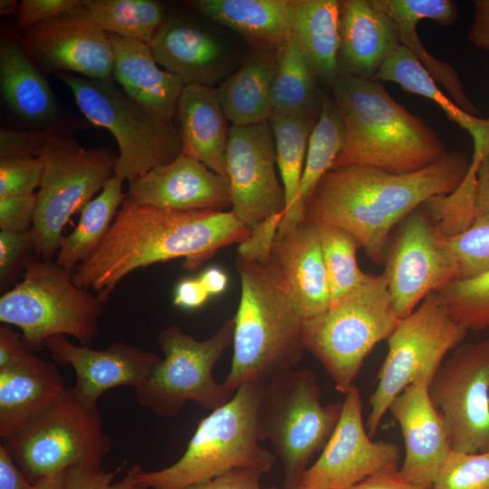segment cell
<instances>
[{
	"mask_svg": "<svg viewBox=\"0 0 489 489\" xmlns=\"http://www.w3.org/2000/svg\"><path fill=\"white\" fill-rule=\"evenodd\" d=\"M249 234L231 210H174L126 197L102 243L76 267L72 279L106 303L122 279L139 268L182 258L184 268L196 270Z\"/></svg>",
	"mask_w": 489,
	"mask_h": 489,
	"instance_id": "6da1fadb",
	"label": "cell"
},
{
	"mask_svg": "<svg viewBox=\"0 0 489 489\" xmlns=\"http://www.w3.org/2000/svg\"><path fill=\"white\" fill-rule=\"evenodd\" d=\"M470 162L465 154L455 150L408 174L371 167L331 169L305 201V221L348 231L380 265L397 225L429 198L453 192L465 177Z\"/></svg>",
	"mask_w": 489,
	"mask_h": 489,
	"instance_id": "7a4b0ae2",
	"label": "cell"
},
{
	"mask_svg": "<svg viewBox=\"0 0 489 489\" xmlns=\"http://www.w3.org/2000/svg\"><path fill=\"white\" fill-rule=\"evenodd\" d=\"M332 89L345 129L332 169L371 167L408 174L448 154L436 131L398 103L382 82L340 72Z\"/></svg>",
	"mask_w": 489,
	"mask_h": 489,
	"instance_id": "3957f363",
	"label": "cell"
},
{
	"mask_svg": "<svg viewBox=\"0 0 489 489\" xmlns=\"http://www.w3.org/2000/svg\"><path fill=\"white\" fill-rule=\"evenodd\" d=\"M241 295L235 319L233 358L224 381L233 389L246 382L265 383L297 369L305 351L303 317L281 278L267 262L236 257Z\"/></svg>",
	"mask_w": 489,
	"mask_h": 489,
	"instance_id": "277c9868",
	"label": "cell"
},
{
	"mask_svg": "<svg viewBox=\"0 0 489 489\" xmlns=\"http://www.w3.org/2000/svg\"><path fill=\"white\" fill-rule=\"evenodd\" d=\"M264 385H241L226 404L201 419L177 461L159 470L141 469L136 477L137 485L182 489L235 468L269 472L275 455L259 445L256 429V409Z\"/></svg>",
	"mask_w": 489,
	"mask_h": 489,
	"instance_id": "5b68a950",
	"label": "cell"
},
{
	"mask_svg": "<svg viewBox=\"0 0 489 489\" xmlns=\"http://www.w3.org/2000/svg\"><path fill=\"white\" fill-rule=\"evenodd\" d=\"M400 320L386 275H370L325 311L303 320L302 344L345 395L366 357L390 336Z\"/></svg>",
	"mask_w": 489,
	"mask_h": 489,
	"instance_id": "8992f818",
	"label": "cell"
},
{
	"mask_svg": "<svg viewBox=\"0 0 489 489\" xmlns=\"http://www.w3.org/2000/svg\"><path fill=\"white\" fill-rule=\"evenodd\" d=\"M72 273L52 260L31 256L22 280L1 295V322L19 328L30 350L55 336H71L85 346L99 336L105 303L76 285Z\"/></svg>",
	"mask_w": 489,
	"mask_h": 489,
	"instance_id": "52a82bcc",
	"label": "cell"
},
{
	"mask_svg": "<svg viewBox=\"0 0 489 489\" xmlns=\"http://www.w3.org/2000/svg\"><path fill=\"white\" fill-rule=\"evenodd\" d=\"M315 374L295 369L265 382L256 409L259 441L268 440L283 466V489H298L310 459L322 450L342 402L323 405Z\"/></svg>",
	"mask_w": 489,
	"mask_h": 489,
	"instance_id": "ba28073f",
	"label": "cell"
},
{
	"mask_svg": "<svg viewBox=\"0 0 489 489\" xmlns=\"http://www.w3.org/2000/svg\"><path fill=\"white\" fill-rule=\"evenodd\" d=\"M75 102L93 125L114 136L118 147L115 176L129 183L166 165L182 153L173 121L160 119L129 98L113 79L99 80L60 72Z\"/></svg>",
	"mask_w": 489,
	"mask_h": 489,
	"instance_id": "9c48e42d",
	"label": "cell"
},
{
	"mask_svg": "<svg viewBox=\"0 0 489 489\" xmlns=\"http://www.w3.org/2000/svg\"><path fill=\"white\" fill-rule=\"evenodd\" d=\"M3 444L33 483L72 467L101 470L111 449L98 407L86 404L72 387Z\"/></svg>",
	"mask_w": 489,
	"mask_h": 489,
	"instance_id": "30bf717a",
	"label": "cell"
},
{
	"mask_svg": "<svg viewBox=\"0 0 489 489\" xmlns=\"http://www.w3.org/2000/svg\"><path fill=\"white\" fill-rule=\"evenodd\" d=\"M234 330V318L202 340L177 325L163 329L158 340L164 359L152 376L134 388L139 405L168 417L177 416L188 401L209 410L226 404L236 390L217 382L213 369L233 342Z\"/></svg>",
	"mask_w": 489,
	"mask_h": 489,
	"instance_id": "8fae6325",
	"label": "cell"
},
{
	"mask_svg": "<svg viewBox=\"0 0 489 489\" xmlns=\"http://www.w3.org/2000/svg\"><path fill=\"white\" fill-rule=\"evenodd\" d=\"M466 332L436 292L399 321L387 339V356L369 398L370 412L365 427L370 437L377 433L396 397L411 384L429 385L446 354L462 343Z\"/></svg>",
	"mask_w": 489,
	"mask_h": 489,
	"instance_id": "7c38bea8",
	"label": "cell"
},
{
	"mask_svg": "<svg viewBox=\"0 0 489 489\" xmlns=\"http://www.w3.org/2000/svg\"><path fill=\"white\" fill-rule=\"evenodd\" d=\"M41 158L43 173L30 231L34 254L51 260L58 253L71 216L115 175L118 156L103 148H83L61 135Z\"/></svg>",
	"mask_w": 489,
	"mask_h": 489,
	"instance_id": "4fadbf2b",
	"label": "cell"
},
{
	"mask_svg": "<svg viewBox=\"0 0 489 489\" xmlns=\"http://www.w3.org/2000/svg\"><path fill=\"white\" fill-rule=\"evenodd\" d=\"M451 450L489 451V339L461 343L428 385Z\"/></svg>",
	"mask_w": 489,
	"mask_h": 489,
	"instance_id": "5bb4252c",
	"label": "cell"
},
{
	"mask_svg": "<svg viewBox=\"0 0 489 489\" xmlns=\"http://www.w3.org/2000/svg\"><path fill=\"white\" fill-rule=\"evenodd\" d=\"M384 260L388 288L400 319L431 293L459 278L456 259L424 204L394 229Z\"/></svg>",
	"mask_w": 489,
	"mask_h": 489,
	"instance_id": "9a60e30c",
	"label": "cell"
},
{
	"mask_svg": "<svg viewBox=\"0 0 489 489\" xmlns=\"http://www.w3.org/2000/svg\"><path fill=\"white\" fill-rule=\"evenodd\" d=\"M399 458L396 444L370 439L363 424L360 394L353 385L345 394L331 437L304 472L298 489H346L369 476L398 470Z\"/></svg>",
	"mask_w": 489,
	"mask_h": 489,
	"instance_id": "2e32d148",
	"label": "cell"
},
{
	"mask_svg": "<svg viewBox=\"0 0 489 489\" xmlns=\"http://www.w3.org/2000/svg\"><path fill=\"white\" fill-rule=\"evenodd\" d=\"M276 166L269 120L229 127L226 172L231 211L250 231L271 216L284 215V190Z\"/></svg>",
	"mask_w": 489,
	"mask_h": 489,
	"instance_id": "e0dca14e",
	"label": "cell"
},
{
	"mask_svg": "<svg viewBox=\"0 0 489 489\" xmlns=\"http://www.w3.org/2000/svg\"><path fill=\"white\" fill-rule=\"evenodd\" d=\"M22 45L44 72L112 79L110 37L82 3L23 33Z\"/></svg>",
	"mask_w": 489,
	"mask_h": 489,
	"instance_id": "ac0fdd59",
	"label": "cell"
},
{
	"mask_svg": "<svg viewBox=\"0 0 489 489\" xmlns=\"http://www.w3.org/2000/svg\"><path fill=\"white\" fill-rule=\"evenodd\" d=\"M44 346L57 363L72 368L76 377L73 389L92 407H98L101 397L111 388L142 385L162 360L153 351L122 341L113 342L105 350H94L75 345L66 336H55Z\"/></svg>",
	"mask_w": 489,
	"mask_h": 489,
	"instance_id": "d6986e66",
	"label": "cell"
},
{
	"mask_svg": "<svg viewBox=\"0 0 489 489\" xmlns=\"http://www.w3.org/2000/svg\"><path fill=\"white\" fill-rule=\"evenodd\" d=\"M149 47L156 62L185 85L213 87L237 66L227 41L185 15L166 17Z\"/></svg>",
	"mask_w": 489,
	"mask_h": 489,
	"instance_id": "ffe728a7",
	"label": "cell"
},
{
	"mask_svg": "<svg viewBox=\"0 0 489 489\" xmlns=\"http://www.w3.org/2000/svg\"><path fill=\"white\" fill-rule=\"evenodd\" d=\"M135 203L182 211H225L231 206L228 179L183 155L129 183Z\"/></svg>",
	"mask_w": 489,
	"mask_h": 489,
	"instance_id": "44dd1931",
	"label": "cell"
},
{
	"mask_svg": "<svg viewBox=\"0 0 489 489\" xmlns=\"http://www.w3.org/2000/svg\"><path fill=\"white\" fill-rule=\"evenodd\" d=\"M388 411L399 425L404 440L400 476L414 486L432 489L451 448L442 417L430 400L428 385H409L391 402Z\"/></svg>",
	"mask_w": 489,
	"mask_h": 489,
	"instance_id": "7402d4cb",
	"label": "cell"
},
{
	"mask_svg": "<svg viewBox=\"0 0 489 489\" xmlns=\"http://www.w3.org/2000/svg\"><path fill=\"white\" fill-rule=\"evenodd\" d=\"M269 263L303 319L325 311L331 292L318 226L303 221L277 235Z\"/></svg>",
	"mask_w": 489,
	"mask_h": 489,
	"instance_id": "603a6c76",
	"label": "cell"
},
{
	"mask_svg": "<svg viewBox=\"0 0 489 489\" xmlns=\"http://www.w3.org/2000/svg\"><path fill=\"white\" fill-rule=\"evenodd\" d=\"M400 44L395 22L376 0H340V72L373 80Z\"/></svg>",
	"mask_w": 489,
	"mask_h": 489,
	"instance_id": "cb8c5ba5",
	"label": "cell"
},
{
	"mask_svg": "<svg viewBox=\"0 0 489 489\" xmlns=\"http://www.w3.org/2000/svg\"><path fill=\"white\" fill-rule=\"evenodd\" d=\"M55 364L26 350L0 369V436L21 430L56 403L66 392Z\"/></svg>",
	"mask_w": 489,
	"mask_h": 489,
	"instance_id": "d4e9b609",
	"label": "cell"
},
{
	"mask_svg": "<svg viewBox=\"0 0 489 489\" xmlns=\"http://www.w3.org/2000/svg\"><path fill=\"white\" fill-rule=\"evenodd\" d=\"M108 35L114 52V82L150 113L173 121L185 83L159 67L148 44Z\"/></svg>",
	"mask_w": 489,
	"mask_h": 489,
	"instance_id": "484cf974",
	"label": "cell"
},
{
	"mask_svg": "<svg viewBox=\"0 0 489 489\" xmlns=\"http://www.w3.org/2000/svg\"><path fill=\"white\" fill-rule=\"evenodd\" d=\"M175 118L179 125L182 154L227 178L228 120L216 89L185 85Z\"/></svg>",
	"mask_w": 489,
	"mask_h": 489,
	"instance_id": "4316f807",
	"label": "cell"
},
{
	"mask_svg": "<svg viewBox=\"0 0 489 489\" xmlns=\"http://www.w3.org/2000/svg\"><path fill=\"white\" fill-rule=\"evenodd\" d=\"M0 90L5 105L20 120L36 130L57 132L53 127L60 110L48 82L21 41L5 36L0 42Z\"/></svg>",
	"mask_w": 489,
	"mask_h": 489,
	"instance_id": "83f0119b",
	"label": "cell"
},
{
	"mask_svg": "<svg viewBox=\"0 0 489 489\" xmlns=\"http://www.w3.org/2000/svg\"><path fill=\"white\" fill-rule=\"evenodd\" d=\"M294 0H190L202 16L226 26L254 48L277 49L291 39Z\"/></svg>",
	"mask_w": 489,
	"mask_h": 489,
	"instance_id": "f1b7e54d",
	"label": "cell"
},
{
	"mask_svg": "<svg viewBox=\"0 0 489 489\" xmlns=\"http://www.w3.org/2000/svg\"><path fill=\"white\" fill-rule=\"evenodd\" d=\"M277 49L258 47L216 88L225 114L235 126L269 120Z\"/></svg>",
	"mask_w": 489,
	"mask_h": 489,
	"instance_id": "f546056e",
	"label": "cell"
},
{
	"mask_svg": "<svg viewBox=\"0 0 489 489\" xmlns=\"http://www.w3.org/2000/svg\"><path fill=\"white\" fill-rule=\"evenodd\" d=\"M373 80L394 82L405 91L423 96L438 105L450 120L471 135L472 159L482 161L489 153V119H481L462 110L438 88L417 58L404 45L393 51Z\"/></svg>",
	"mask_w": 489,
	"mask_h": 489,
	"instance_id": "4dcf8cb0",
	"label": "cell"
},
{
	"mask_svg": "<svg viewBox=\"0 0 489 489\" xmlns=\"http://www.w3.org/2000/svg\"><path fill=\"white\" fill-rule=\"evenodd\" d=\"M340 0H294L291 39L299 46L317 78L331 84L340 74Z\"/></svg>",
	"mask_w": 489,
	"mask_h": 489,
	"instance_id": "1f68e13d",
	"label": "cell"
},
{
	"mask_svg": "<svg viewBox=\"0 0 489 489\" xmlns=\"http://www.w3.org/2000/svg\"><path fill=\"white\" fill-rule=\"evenodd\" d=\"M317 117L273 113L269 119L285 197L284 215L277 235L284 234L305 221L301 183L308 141Z\"/></svg>",
	"mask_w": 489,
	"mask_h": 489,
	"instance_id": "d6a6232c",
	"label": "cell"
},
{
	"mask_svg": "<svg viewBox=\"0 0 489 489\" xmlns=\"http://www.w3.org/2000/svg\"><path fill=\"white\" fill-rule=\"evenodd\" d=\"M123 180L113 176L82 209L75 229L62 238L55 263L73 273L101 245L126 198Z\"/></svg>",
	"mask_w": 489,
	"mask_h": 489,
	"instance_id": "836d02e7",
	"label": "cell"
},
{
	"mask_svg": "<svg viewBox=\"0 0 489 489\" xmlns=\"http://www.w3.org/2000/svg\"><path fill=\"white\" fill-rule=\"evenodd\" d=\"M316 79L307 58L292 39L278 47L272 114L318 116L323 93L319 91Z\"/></svg>",
	"mask_w": 489,
	"mask_h": 489,
	"instance_id": "e575fe53",
	"label": "cell"
},
{
	"mask_svg": "<svg viewBox=\"0 0 489 489\" xmlns=\"http://www.w3.org/2000/svg\"><path fill=\"white\" fill-rule=\"evenodd\" d=\"M83 7L107 34L149 44L166 19L153 0H82Z\"/></svg>",
	"mask_w": 489,
	"mask_h": 489,
	"instance_id": "d590c367",
	"label": "cell"
},
{
	"mask_svg": "<svg viewBox=\"0 0 489 489\" xmlns=\"http://www.w3.org/2000/svg\"><path fill=\"white\" fill-rule=\"evenodd\" d=\"M344 143L345 129L340 110L334 99L323 93L309 138L302 177L301 197L304 205L321 178L332 169Z\"/></svg>",
	"mask_w": 489,
	"mask_h": 489,
	"instance_id": "8d00e7d4",
	"label": "cell"
},
{
	"mask_svg": "<svg viewBox=\"0 0 489 489\" xmlns=\"http://www.w3.org/2000/svg\"><path fill=\"white\" fill-rule=\"evenodd\" d=\"M327 272L331 304L365 283V273L357 263L359 241L348 231L327 224L316 225ZM330 304V305H331Z\"/></svg>",
	"mask_w": 489,
	"mask_h": 489,
	"instance_id": "74e56055",
	"label": "cell"
},
{
	"mask_svg": "<svg viewBox=\"0 0 489 489\" xmlns=\"http://www.w3.org/2000/svg\"><path fill=\"white\" fill-rule=\"evenodd\" d=\"M436 293L467 331L489 327V270L473 278L455 280Z\"/></svg>",
	"mask_w": 489,
	"mask_h": 489,
	"instance_id": "f35d334b",
	"label": "cell"
},
{
	"mask_svg": "<svg viewBox=\"0 0 489 489\" xmlns=\"http://www.w3.org/2000/svg\"><path fill=\"white\" fill-rule=\"evenodd\" d=\"M480 163L472 161L462 183L451 193L429 198L424 203L438 232L444 237L467 229L476 216V173Z\"/></svg>",
	"mask_w": 489,
	"mask_h": 489,
	"instance_id": "ab89813d",
	"label": "cell"
},
{
	"mask_svg": "<svg viewBox=\"0 0 489 489\" xmlns=\"http://www.w3.org/2000/svg\"><path fill=\"white\" fill-rule=\"evenodd\" d=\"M388 15L398 27L400 43L411 51L436 83L445 88L449 97L462 110L471 115H478L479 111L465 94L455 68L431 54L420 41L417 33L418 23L400 15Z\"/></svg>",
	"mask_w": 489,
	"mask_h": 489,
	"instance_id": "60d3db41",
	"label": "cell"
},
{
	"mask_svg": "<svg viewBox=\"0 0 489 489\" xmlns=\"http://www.w3.org/2000/svg\"><path fill=\"white\" fill-rule=\"evenodd\" d=\"M445 240L456 259L458 279L473 278L489 270V213L476 215L467 229Z\"/></svg>",
	"mask_w": 489,
	"mask_h": 489,
	"instance_id": "b9f144b4",
	"label": "cell"
},
{
	"mask_svg": "<svg viewBox=\"0 0 489 489\" xmlns=\"http://www.w3.org/2000/svg\"><path fill=\"white\" fill-rule=\"evenodd\" d=\"M432 489H489V451L451 450L436 474Z\"/></svg>",
	"mask_w": 489,
	"mask_h": 489,
	"instance_id": "7bdbcfd3",
	"label": "cell"
},
{
	"mask_svg": "<svg viewBox=\"0 0 489 489\" xmlns=\"http://www.w3.org/2000/svg\"><path fill=\"white\" fill-rule=\"evenodd\" d=\"M43 173L40 158H0V197L35 194Z\"/></svg>",
	"mask_w": 489,
	"mask_h": 489,
	"instance_id": "ee69618b",
	"label": "cell"
},
{
	"mask_svg": "<svg viewBox=\"0 0 489 489\" xmlns=\"http://www.w3.org/2000/svg\"><path fill=\"white\" fill-rule=\"evenodd\" d=\"M388 14L400 15L419 23L431 20L452 26L458 18V5L452 0H376Z\"/></svg>",
	"mask_w": 489,
	"mask_h": 489,
	"instance_id": "f6af8a7d",
	"label": "cell"
},
{
	"mask_svg": "<svg viewBox=\"0 0 489 489\" xmlns=\"http://www.w3.org/2000/svg\"><path fill=\"white\" fill-rule=\"evenodd\" d=\"M126 465L127 461H123L110 471L69 468L66 470V489H134L137 475L142 469L139 465L131 466L120 481L114 482Z\"/></svg>",
	"mask_w": 489,
	"mask_h": 489,
	"instance_id": "bcb514c9",
	"label": "cell"
},
{
	"mask_svg": "<svg viewBox=\"0 0 489 489\" xmlns=\"http://www.w3.org/2000/svg\"><path fill=\"white\" fill-rule=\"evenodd\" d=\"M61 135L45 130L22 131L1 128L0 158H40Z\"/></svg>",
	"mask_w": 489,
	"mask_h": 489,
	"instance_id": "7dc6e473",
	"label": "cell"
},
{
	"mask_svg": "<svg viewBox=\"0 0 489 489\" xmlns=\"http://www.w3.org/2000/svg\"><path fill=\"white\" fill-rule=\"evenodd\" d=\"M34 254L31 231L0 230V281L6 283L22 268L31 254Z\"/></svg>",
	"mask_w": 489,
	"mask_h": 489,
	"instance_id": "c3c4849f",
	"label": "cell"
},
{
	"mask_svg": "<svg viewBox=\"0 0 489 489\" xmlns=\"http://www.w3.org/2000/svg\"><path fill=\"white\" fill-rule=\"evenodd\" d=\"M283 217V213L271 216L253 228L249 235L238 244L237 257L261 264L267 262Z\"/></svg>",
	"mask_w": 489,
	"mask_h": 489,
	"instance_id": "681fc988",
	"label": "cell"
},
{
	"mask_svg": "<svg viewBox=\"0 0 489 489\" xmlns=\"http://www.w3.org/2000/svg\"><path fill=\"white\" fill-rule=\"evenodd\" d=\"M36 202V193L0 197V229L16 232L31 230Z\"/></svg>",
	"mask_w": 489,
	"mask_h": 489,
	"instance_id": "f907efd6",
	"label": "cell"
},
{
	"mask_svg": "<svg viewBox=\"0 0 489 489\" xmlns=\"http://www.w3.org/2000/svg\"><path fill=\"white\" fill-rule=\"evenodd\" d=\"M81 4L78 0H23L15 25L24 33L34 26L67 12Z\"/></svg>",
	"mask_w": 489,
	"mask_h": 489,
	"instance_id": "816d5d0a",
	"label": "cell"
},
{
	"mask_svg": "<svg viewBox=\"0 0 489 489\" xmlns=\"http://www.w3.org/2000/svg\"><path fill=\"white\" fill-rule=\"evenodd\" d=\"M262 475L254 468H235L182 489H262L260 485Z\"/></svg>",
	"mask_w": 489,
	"mask_h": 489,
	"instance_id": "f5cc1de1",
	"label": "cell"
},
{
	"mask_svg": "<svg viewBox=\"0 0 489 489\" xmlns=\"http://www.w3.org/2000/svg\"><path fill=\"white\" fill-rule=\"evenodd\" d=\"M34 484L24 476L6 446L0 445V489H34Z\"/></svg>",
	"mask_w": 489,
	"mask_h": 489,
	"instance_id": "db71d44e",
	"label": "cell"
},
{
	"mask_svg": "<svg viewBox=\"0 0 489 489\" xmlns=\"http://www.w3.org/2000/svg\"><path fill=\"white\" fill-rule=\"evenodd\" d=\"M199 278H188L180 281L174 292L173 303L185 309H197L209 299Z\"/></svg>",
	"mask_w": 489,
	"mask_h": 489,
	"instance_id": "11a10c76",
	"label": "cell"
},
{
	"mask_svg": "<svg viewBox=\"0 0 489 489\" xmlns=\"http://www.w3.org/2000/svg\"><path fill=\"white\" fill-rule=\"evenodd\" d=\"M474 7L467 39L476 48L489 51V0H475Z\"/></svg>",
	"mask_w": 489,
	"mask_h": 489,
	"instance_id": "9f6ffc18",
	"label": "cell"
},
{
	"mask_svg": "<svg viewBox=\"0 0 489 489\" xmlns=\"http://www.w3.org/2000/svg\"><path fill=\"white\" fill-rule=\"evenodd\" d=\"M346 489H421L405 481L398 470L380 473Z\"/></svg>",
	"mask_w": 489,
	"mask_h": 489,
	"instance_id": "6f0895ef",
	"label": "cell"
},
{
	"mask_svg": "<svg viewBox=\"0 0 489 489\" xmlns=\"http://www.w3.org/2000/svg\"><path fill=\"white\" fill-rule=\"evenodd\" d=\"M476 177V215L487 214L489 213V153L481 161Z\"/></svg>",
	"mask_w": 489,
	"mask_h": 489,
	"instance_id": "680465c9",
	"label": "cell"
},
{
	"mask_svg": "<svg viewBox=\"0 0 489 489\" xmlns=\"http://www.w3.org/2000/svg\"><path fill=\"white\" fill-rule=\"evenodd\" d=\"M198 278L209 296L224 292L228 283L227 274L216 266L206 269Z\"/></svg>",
	"mask_w": 489,
	"mask_h": 489,
	"instance_id": "91938a15",
	"label": "cell"
},
{
	"mask_svg": "<svg viewBox=\"0 0 489 489\" xmlns=\"http://www.w3.org/2000/svg\"><path fill=\"white\" fill-rule=\"evenodd\" d=\"M34 484V489H66V470L39 478Z\"/></svg>",
	"mask_w": 489,
	"mask_h": 489,
	"instance_id": "94428289",
	"label": "cell"
},
{
	"mask_svg": "<svg viewBox=\"0 0 489 489\" xmlns=\"http://www.w3.org/2000/svg\"><path fill=\"white\" fill-rule=\"evenodd\" d=\"M20 4L15 0H1L0 14L17 16Z\"/></svg>",
	"mask_w": 489,
	"mask_h": 489,
	"instance_id": "6125c7cd",
	"label": "cell"
},
{
	"mask_svg": "<svg viewBox=\"0 0 489 489\" xmlns=\"http://www.w3.org/2000/svg\"><path fill=\"white\" fill-rule=\"evenodd\" d=\"M134 489H148V488H145V487H141V486L136 485V487H135Z\"/></svg>",
	"mask_w": 489,
	"mask_h": 489,
	"instance_id": "be15d7a7",
	"label": "cell"
},
{
	"mask_svg": "<svg viewBox=\"0 0 489 489\" xmlns=\"http://www.w3.org/2000/svg\"><path fill=\"white\" fill-rule=\"evenodd\" d=\"M266 489H279V488H276V487H269V488H266Z\"/></svg>",
	"mask_w": 489,
	"mask_h": 489,
	"instance_id": "e7e4bbea",
	"label": "cell"
}]
</instances>
